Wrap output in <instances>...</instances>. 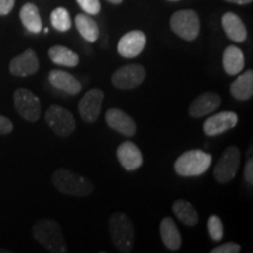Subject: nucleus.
I'll return each mask as SVG.
<instances>
[{
    "label": "nucleus",
    "mask_w": 253,
    "mask_h": 253,
    "mask_svg": "<svg viewBox=\"0 0 253 253\" xmlns=\"http://www.w3.org/2000/svg\"><path fill=\"white\" fill-rule=\"evenodd\" d=\"M20 20L24 27L31 33L38 34L42 30V21L39 13V9L32 2L25 4L20 9Z\"/></svg>",
    "instance_id": "obj_22"
},
{
    "label": "nucleus",
    "mask_w": 253,
    "mask_h": 253,
    "mask_svg": "<svg viewBox=\"0 0 253 253\" xmlns=\"http://www.w3.org/2000/svg\"><path fill=\"white\" fill-rule=\"evenodd\" d=\"M230 93L238 101H248L253 95V71L249 69L231 84Z\"/></svg>",
    "instance_id": "obj_20"
},
{
    "label": "nucleus",
    "mask_w": 253,
    "mask_h": 253,
    "mask_svg": "<svg viewBox=\"0 0 253 253\" xmlns=\"http://www.w3.org/2000/svg\"><path fill=\"white\" fill-rule=\"evenodd\" d=\"M244 178L250 186L253 185V160L252 158H249L248 162L245 164Z\"/></svg>",
    "instance_id": "obj_31"
},
{
    "label": "nucleus",
    "mask_w": 253,
    "mask_h": 253,
    "mask_svg": "<svg viewBox=\"0 0 253 253\" xmlns=\"http://www.w3.org/2000/svg\"><path fill=\"white\" fill-rule=\"evenodd\" d=\"M240 251H242V248L239 244L227 242L211 250V253H239Z\"/></svg>",
    "instance_id": "obj_29"
},
{
    "label": "nucleus",
    "mask_w": 253,
    "mask_h": 253,
    "mask_svg": "<svg viewBox=\"0 0 253 253\" xmlns=\"http://www.w3.org/2000/svg\"><path fill=\"white\" fill-rule=\"evenodd\" d=\"M14 107L21 118L30 122H36L41 115L39 97L26 88H19L13 94Z\"/></svg>",
    "instance_id": "obj_9"
},
{
    "label": "nucleus",
    "mask_w": 253,
    "mask_h": 253,
    "mask_svg": "<svg viewBox=\"0 0 253 253\" xmlns=\"http://www.w3.org/2000/svg\"><path fill=\"white\" fill-rule=\"evenodd\" d=\"M221 99L217 93L207 91L192 101L189 107V115L191 118H203L214 112L220 106Z\"/></svg>",
    "instance_id": "obj_16"
},
{
    "label": "nucleus",
    "mask_w": 253,
    "mask_h": 253,
    "mask_svg": "<svg viewBox=\"0 0 253 253\" xmlns=\"http://www.w3.org/2000/svg\"><path fill=\"white\" fill-rule=\"evenodd\" d=\"M212 163V156L203 150H189L182 154L175 162V171L182 177L203 175Z\"/></svg>",
    "instance_id": "obj_4"
},
{
    "label": "nucleus",
    "mask_w": 253,
    "mask_h": 253,
    "mask_svg": "<svg viewBox=\"0 0 253 253\" xmlns=\"http://www.w3.org/2000/svg\"><path fill=\"white\" fill-rule=\"evenodd\" d=\"M208 232L210 238L213 240V242H219V240L223 239L224 236V227L223 223H221V219L216 214L213 216H210L208 219Z\"/></svg>",
    "instance_id": "obj_27"
},
{
    "label": "nucleus",
    "mask_w": 253,
    "mask_h": 253,
    "mask_svg": "<svg viewBox=\"0 0 253 253\" xmlns=\"http://www.w3.org/2000/svg\"><path fill=\"white\" fill-rule=\"evenodd\" d=\"M169 1H179V0H169Z\"/></svg>",
    "instance_id": "obj_36"
},
{
    "label": "nucleus",
    "mask_w": 253,
    "mask_h": 253,
    "mask_svg": "<svg viewBox=\"0 0 253 253\" xmlns=\"http://www.w3.org/2000/svg\"><path fill=\"white\" fill-rule=\"evenodd\" d=\"M39 59L33 49H26L9 62V73L14 77H30L39 71Z\"/></svg>",
    "instance_id": "obj_14"
},
{
    "label": "nucleus",
    "mask_w": 253,
    "mask_h": 253,
    "mask_svg": "<svg viewBox=\"0 0 253 253\" xmlns=\"http://www.w3.org/2000/svg\"><path fill=\"white\" fill-rule=\"evenodd\" d=\"M78 5L80 6L84 12L87 14H99L101 11V2L100 0H77Z\"/></svg>",
    "instance_id": "obj_28"
},
{
    "label": "nucleus",
    "mask_w": 253,
    "mask_h": 253,
    "mask_svg": "<svg viewBox=\"0 0 253 253\" xmlns=\"http://www.w3.org/2000/svg\"><path fill=\"white\" fill-rule=\"evenodd\" d=\"M106 122L113 130L126 137H132L137 131L134 119L120 108H110L106 113Z\"/></svg>",
    "instance_id": "obj_12"
},
{
    "label": "nucleus",
    "mask_w": 253,
    "mask_h": 253,
    "mask_svg": "<svg viewBox=\"0 0 253 253\" xmlns=\"http://www.w3.org/2000/svg\"><path fill=\"white\" fill-rule=\"evenodd\" d=\"M147 45V37L142 31H131L126 33L118 43V52L123 58H136L143 52Z\"/></svg>",
    "instance_id": "obj_13"
},
{
    "label": "nucleus",
    "mask_w": 253,
    "mask_h": 253,
    "mask_svg": "<svg viewBox=\"0 0 253 253\" xmlns=\"http://www.w3.org/2000/svg\"><path fill=\"white\" fill-rule=\"evenodd\" d=\"M245 66V59L242 49L237 46H229L224 50L223 67L229 75H237L243 71Z\"/></svg>",
    "instance_id": "obj_21"
},
{
    "label": "nucleus",
    "mask_w": 253,
    "mask_h": 253,
    "mask_svg": "<svg viewBox=\"0 0 253 253\" xmlns=\"http://www.w3.org/2000/svg\"><path fill=\"white\" fill-rule=\"evenodd\" d=\"M240 167V151L236 145L226 148L213 169L217 182L226 184L235 178Z\"/></svg>",
    "instance_id": "obj_8"
},
{
    "label": "nucleus",
    "mask_w": 253,
    "mask_h": 253,
    "mask_svg": "<svg viewBox=\"0 0 253 253\" xmlns=\"http://www.w3.org/2000/svg\"><path fill=\"white\" fill-rule=\"evenodd\" d=\"M221 25H223L224 31H225L227 38L235 42H244L248 37V32L244 23L242 21L238 15L227 12L221 18Z\"/></svg>",
    "instance_id": "obj_19"
},
{
    "label": "nucleus",
    "mask_w": 253,
    "mask_h": 253,
    "mask_svg": "<svg viewBox=\"0 0 253 253\" xmlns=\"http://www.w3.org/2000/svg\"><path fill=\"white\" fill-rule=\"evenodd\" d=\"M103 99V91L99 88H93L82 96L79 102V113L84 122L91 123L99 119Z\"/></svg>",
    "instance_id": "obj_10"
},
{
    "label": "nucleus",
    "mask_w": 253,
    "mask_h": 253,
    "mask_svg": "<svg viewBox=\"0 0 253 253\" xmlns=\"http://www.w3.org/2000/svg\"><path fill=\"white\" fill-rule=\"evenodd\" d=\"M15 0H0V15H7L14 7Z\"/></svg>",
    "instance_id": "obj_32"
},
{
    "label": "nucleus",
    "mask_w": 253,
    "mask_h": 253,
    "mask_svg": "<svg viewBox=\"0 0 253 253\" xmlns=\"http://www.w3.org/2000/svg\"><path fill=\"white\" fill-rule=\"evenodd\" d=\"M225 1L229 2H233V4H238V5H246L252 2V0H225Z\"/></svg>",
    "instance_id": "obj_33"
},
{
    "label": "nucleus",
    "mask_w": 253,
    "mask_h": 253,
    "mask_svg": "<svg viewBox=\"0 0 253 253\" xmlns=\"http://www.w3.org/2000/svg\"><path fill=\"white\" fill-rule=\"evenodd\" d=\"M238 123V115L235 112H220L205 120L203 130L207 136H218L230 129L235 128Z\"/></svg>",
    "instance_id": "obj_11"
},
{
    "label": "nucleus",
    "mask_w": 253,
    "mask_h": 253,
    "mask_svg": "<svg viewBox=\"0 0 253 253\" xmlns=\"http://www.w3.org/2000/svg\"><path fill=\"white\" fill-rule=\"evenodd\" d=\"M108 1L112 2V4H114V5H119V4H121L123 0H108Z\"/></svg>",
    "instance_id": "obj_34"
},
{
    "label": "nucleus",
    "mask_w": 253,
    "mask_h": 253,
    "mask_svg": "<svg viewBox=\"0 0 253 253\" xmlns=\"http://www.w3.org/2000/svg\"><path fill=\"white\" fill-rule=\"evenodd\" d=\"M33 237L47 251L53 253H66L67 244L63 237L61 226L56 220L41 219L34 224Z\"/></svg>",
    "instance_id": "obj_1"
},
{
    "label": "nucleus",
    "mask_w": 253,
    "mask_h": 253,
    "mask_svg": "<svg viewBox=\"0 0 253 253\" xmlns=\"http://www.w3.org/2000/svg\"><path fill=\"white\" fill-rule=\"evenodd\" d=\"M45 120L52 131L60 137L71 136L77 126L73 114L59 104H52L47 108Z\"/></svg>",
    "instance_id": "obj_6"
},
{
    "label": "nucleus",
    "mask_w": 253,
    "mask_h": 253,
    "mask_svg": "<svg viewBox=\"0 0 253 253\" xmlns=\"http://www.w3.org/2000/svg\"><path fill=\"white\" fill-rule=\"evenodd\" d=\"M175 216L186 226H195L198 223V213L190 202L185 199H177L172 205Z\"/></svg>",
    "instance_id": "obj_24"
},
{
    "label": "nucleus",
    "mask_w": 253,
    "mask_h": 253,
    "mask_svg": "<svg viewBox=\"0 0 253 253\" xmlns=\"http://www.w3.org/2000/svg\"><path fill=\"white\" fill-rule=\"evenodd\" d=\"M48 81L50 86L69 95H78L82 88L80 81L77 78L73 77L71 73L60 69H52L49 72Z\"/></svg>",
    "instance_id": "obj_17"
},
{
    "label": "nucleus",
    "mask_w": 253,
    "mask_h": 253,
    "mask_svg": "<svg viewBox=\"0 0 253 253\" xmlns=\"http://www.w3.org/2000/svg\"><path fill=\"white\" fill-rule=\"evenodd\" d=\"M116 156L126 171H134L143 164V155L134 142H123L116 149Z\"/></svg>",
    "instance_id": "obj_15"
},
{
    "label": "nucleus",
    "mask_w": 253,
    "mask_h": 253,
    "mask_svg": "<svg viewBox=\"0 0 253 253\" xmlns=\"http://www.w3.org/2000/svg\"><path fill=\"white\" fill-rule=\"evenodd\" d=\"M50 24L59 32H67L72 27L71 17L68 11L63 7H58L50 13Z\"/></svg>",
    "instance_id": "obj_26"
},
{
    "label": "nucleus",
    "mask_w": 253,
    "mask_h": 253,
    "mask_svg": "<svg viewBox=\"0 0 253 253\" xmlns=\"http://www.w3.org/2000/svg\"><path fill=\"white\" fill-rule=\"evenodd\" d=\"M52 183L61 194L86 197L94 190V185L86 177L79 175L67 169H58L53 173Z\"/></svg>",
    "instance_id": "obj_3"
},
{
    "label": "nucleus",
    "mask_w": 253,
    "mask_h": 253,
    "mask_svg": "<svg viewBox=\"0 0 253 253\" xmlns=\"http://www.w3.org/2000/svg\"><path fill=\"white\" fill-rule=\"evenodd\" d=\"M160 235L163 245L170 251H178L182 246V236L172 218L166 217L161 220Z\"/></svg>",
    "instance_id": "obj_18"
},
{
    "label": "nucleus",
    "mask_w": 253,
    "mask_h": 253,
    "mask_svg": "<svg viewBox=\"0 0 253 253\" xmlns=\"http://www.w3.org/2000/svg\"><path fill=\"white\" fill-rule=\"evenodd\" d=\"M48 56L55 65L65 66V67H75L80 61L77 53L67 47L60 45L50 47L48 49Z\"/></svg>",
    "instance_id": "obj_25"
},
{
    "label": "nucleus",
    "mask_w": 253,
    "mask_h": 253,
    "mask_svg": "<svg viewBox=\"0 0 253 253\" xmlns=\"http://www.w3.org/2000/svg\"><path fill=\"white\" fill-rule=\"evenodd\" d=\"M110 238L119 252L129 253L135 245V227L130 218L121 212L112 214L109 219Z\"/></svg>",
    "instance_id": "obj_2"
},
{
    "label": "nucleus",
    "mask_w": 253,
    "mask_h": 253,
    "mask_svg": "<svg viewBox=\"0 0 253 253\" xmlns=\"http://www.w3.org/2000/svg\"><path fill=\"white\" fill-rule=\"evenodd\" d=\"M13 131V123L4 115H0V136L7 135Z\"/></svg>",
    "instance_id": "obj_30"
},
{
    "label": "nucleus",
    "mask_w": 253,
    "mask_h": 253,
    "mask_svg": "<svg viewBox=\"0 0 253 253\" xmlns=\"http://www.w3.org/2000/svg\"><path fill=\"white\" fill-rule=\"evenodd\" d=\"M145 68L140 63H130L116 69L112 75L113 86L121 90L135 89L145 80Z\"/></svg>",
    "instance_id": "obj_7"
},
{
    "label": "nucleus",
    "mask_w": 253,
    "mask_h": 253,
    "mask_svg": "<svg viewBox=\"0 0 253 253\" xmlns=\"http://www.w3.org/2000/svg\"><path fill=\"white\" fill-rule=\"evenodd\" d=\"M170 27L177 36L186 41H192L198 37L201 30L198 14L192 9H181L172 14Z\"/></svg>",
    "instance_id": "obj_5"
},
{
    "label": "nucleus",
    "mask_w": 253,
    "mask_h": 253,
    "mask_svg": "<svg viewBox=\"0 0 253 253\" xmlns=\"http://www.w3.org/2000/svg\"><path fill=\"white\" fill-rule=\"evenodd\" d=\"M11 250H4V249H0V253H11Z\"/></svg>",
    "instance_id": "obj_35"
},
{
    "label": "nucleus",
    "mask_w": 253,
    "mask_h": 253,
    "mask_svg": "<svg viewBox=\"0 0 253 253\" xmlns=\"http://www.w3.org/2000/svg\"><path fill=\"white\" fill-rule=\"evenodd\" d=\"M75 26L80 36L89 42H95L100 37V30L96 21L88 14L80 13L75 17Z\"/></svg>",
    "instance_id": "obj_23"
}]
</instances>
